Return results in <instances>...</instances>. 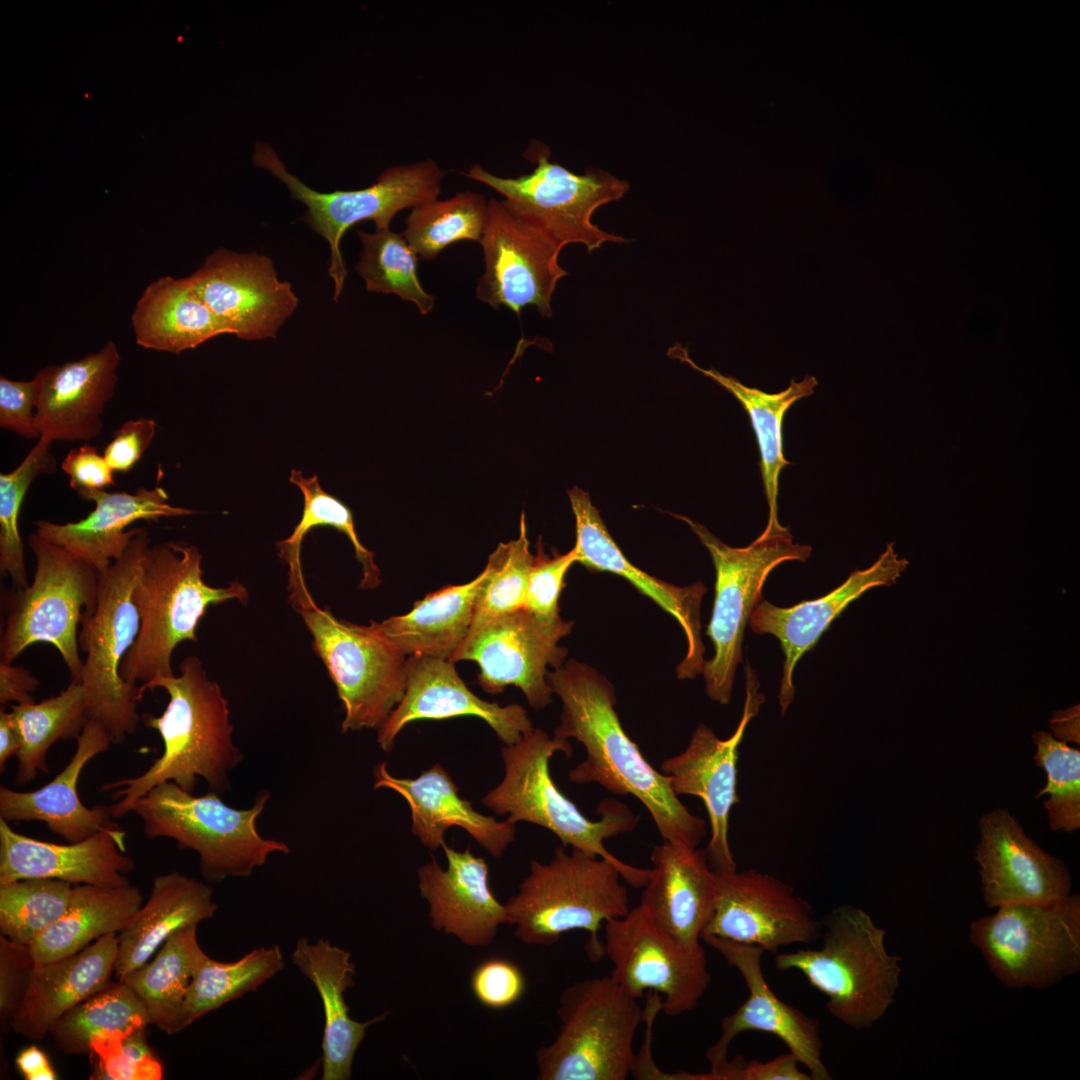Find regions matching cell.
I'll return each instance as SVG.
<instances>
[{
	"label": "cell",
	"instance_id": "6da1fadb",
	"mask_svg": "<svg viewBox=\"0 0 1080 1080\" xmlns=\"http://www.w3.org/2000/svg\"><path fill=\"white\" fill-rule=\"evenodd\" d=\"M547 681L563 704L554 736L574 738L586 751V758L569 771L570 781L633 795L650 813L663 840L697 848L706 834L705 821L682 804L669 777L653 768L626 734L610 682L576 660L548 672Z\"/></svg>",
	"mask_w": 1080,
	"mask_h": 1080
},
{
	"label": "cell",
	"instance_id": "7a4b0ae2",
	"mask_svg": "<svg viewBox=\"0 0 1080 1080\" xmlns=\"http://www.w3.org/2000/svg\"><path fill=\"white\" fill-rule=\"evenodd\" d=\"M179 669V676L157 677L139 685L141 697L156 688L169 695L160 716H143L144 724L159 733L163 752L139 776L100 786V792L113 791L111 797L119 799L109 806L114 818L130 813L138 799L167 781L193 793L201 777L210 791L223 794L229 787L228 773L242 760L232 741L228 700L221 687L208 678L196 656L186 657Z\"/></svg>",
	"mask_w": 1080,
	"mask_h": 1080
},
{
	"label": "cell",
	"instance_id": "3957f363",
	"mask_svg": "<svg viewBox=\"0 0 1080 1080\" xmlns=\"http://www.w3.org/2000/svg\"><path fill=\"white\" fill-rule=\"evenodd\" d=\"M572 755L568 739L551 738L537 728L513 745L501 749L505 773L482 803L507 820L536 824L555 834L563 846L570 845L593 857L604 858L619 869L622 879L634 887H644L650 870L629 865L611 854L604 840L633 830L638 822L632 811L615 799L604 800L591 820L557 788L549 771L555 752Z\"/></svg>",
	"mask_w": 1080,
	"mask_h": 1080
},
{
	"label": "cell",
	"instance_id": "277c9868",
	"mask_svg": "<svg viewBox=\"0 0 1080 1080\" xmlns=\"http://www.w3.org/2000/svg\"><path fill=\"white\" fill-rule=\"evenodd\" d=\"M201 560L194 545L150 546L132 595L141 625L120 666L125 681L142 685L173 676L174 649L183 641H198V624L210 605L232 599L247 603L248 591L237 580L226 587L209 586L203 580Z\"/></svg>",
	"mask_w": 1080,
	"mask_h": 1080
},
{
	"label": "cell",
	"instance_id": "5b68a950",
	"mask_svg": "<svg viewBox=\"0 0 1080 1080\" xmlns=\"http://www.w3.org/2000/svg\"><path fill=\"white\" fill-rule=\"evenodd\" d=\"M819 949H799L775 956L780 971L797 970L827 997L829 1013L846 1026L871 1027L895 1001L901 957L888 953L886 931L863 909L834 908L821 922Z\"/></svg>",
	"mask_w": 1080,
	"mask_h": 1080
},
{
	"label": "cell",
	"instance_id": "8992f818",
	"mask_svg": "<svg viewBox=\"0 0 1080 1080\" xmlns=\"http://www.w3.org/2000/svg\"><path fill=\"white\" fill-rule=\"evenodd\" d=\"M145 529L137 528L124 554L99 573L97 604L84 611L78 634L86 652L79 682L90 719L101 723L113 744H121L138 727L139 685L125 681L121 663L140 631L133 590L151 546Z\"/></svg>",
	"mask_w": 1080,
	"mask_h": 1080
},
{
	"label": "cell",
	"instance_id": "52a82bcc",
	"mask_svg": "<svg viewBox=\"0 0 1080 1080\" xmlns=\"http://www.w3.org/2000/svg\"><path fill=\"white\" fill-rule=\"evenodd\" d=\"M621 878L604 858L558 847L549 863L531 860L530 873L505 904L508 924L529 945L550 946L567 932L587 931L588 954L597 960L604 956L601 927L631 909Z\"/></svg>",
	"mask_w": 1080,
	"mask_h": 1080
},
{
	"label": "cell",
	"instance_id": "ba28073f",
	"mask_svg": "<svg viewBox=\"0 0 1080 1080\" xmlns=\"http://www.w3.org/2000/svg\"><path fill=\"white\" fill-rule=\"evenodd\" d=\"M269 798L270 793L262 790L253 806L238 809L214 791L194 796L167 781L138 799L131 812L142 820L146 838H170L180 849L195 851L202 876L219 882L250 876L269 855L289 853L285 842L265 838L257 831V818Z\"/></svg>",
	"mask_w": 1080,
	"mask_h": 1080
},
{
	"label": "cell",
	"instance_id": "9c48e42d",
	"mask_svg": "<svg viewBox=\"0 0 1080 1080\" xmlns=\"http://www.w3.org/2000/svg\"><path fill=\"white\" fill-rule=\"evenodd\" d=\"M559 1032L536 1052L539 1080H625L636 1059L633 1042L644 1011L610 976L566 987Z\"/></svg>",
	"mask_w": 1080,
	"mask_h": 1080
},
{
	"label": "cell",
	"instance_id": "30bf717a",
	"mask_svg": "<svg viewBox=\"0 0 1080 1080\" xmlns=\"http://www.w3.org/2000/svg\"><path fill=\"white\" fill-rule=\"evenodd\" d=\"M36 559L30 585L7 594L6 626L0 641L1 661L12 663L34 643L53 645L72 680L79 681L78 625L84 611L97 604L99 572L66 549L37 533L29 537Z\"/></svg>",
	"mask_w": 1080,
	"mask_h": 1080
},
{
	"label": "cell",
	"instance_id": "8fae6325",
	"mask_svg": "<svg viewBox=\"0 0 1080 1080\" xmlns=\"http://www.w3.org/2000/svg\"><path fill=\"white\" fill-rule=\"evenodd\" d=\"M686 522L708 549L716 571L715 599L706 634L714 655L705 661L703 675L709 698L721 705L731 700L734 676L742 662L745 627L768 575L787 561L805 562L810 545L794 543L790 530L777 535H759L746 547H731L705 526L690 518L675 515Z\"/></svg>",
	"mask_w": 1080,
	"mask_h": 1080
},
{
	"label": "cell",
	"instance_id": "7c38bea8",
	"mask_svg": "<svg viewBox=\"0 0 1080 1080\" xmlns=\"http://www.w3.org/2000/svg\"><path fill=\"white\" fill-rule=\"evenodd\" d=\"M256 167L264 168L287 185L293 198L307 207L303 220L330 246L328 273L334 282V300L341 295L347 269L340 244L353 225L371 220L376 230L390 229L394 216L438 198L445 172L432 158L392 166L369 187L322 193L290 174L271 146L257 142L253 154Z\"/></svg>",
	"mask_w": 1080,
	"mask_h": 1080
},
{
	"label": "cell",
	"instance_id": "4fadbf2b",
	"mask_svg": "<svg viewBox=\"0 0 1080 1080\" xmlns=\"http://www.w3.org/2000/svg\"><path fill=\"white\" fill-rule=\"evenodd\" d=\"M971 942L1006 986L1047 988L1080 969V898L998 907L970 924Z\"/></svg>",
	"mask_w": 1080,
	"mask_h": 1080
},
{
	"label": "cell",
	"instance_id": "5bb4252c",
	"mask_svg": "<svg viewBox=\"0 0 1080 1080\" xmlns=\"http://www.w3.org/2000/svg\"><path fill=\"white\" fill-rule=\"evenodd\" d=\"M463 174L504 196L517 216L562 247L582 244L591 253L607 242H626L623 236L600 229L592 219L598 208L620 200L630 188L610 172L590 168L576 174L541 154L532 172L516 178L495 175L480 164L471 165Z\"/></svg>",
	"mask_w": 1080,
	"mask_h": 1080
},
{
	"label": "cell",
	"instance_id": "9a60e30c",
	"mask_svg": "<svg viewBox=\"0 0 1080 1080\" xmlns=\"http://www.w3.org/2000/svg\"><path fill=\"white\" fill-rule=\"evenodd\" d=\"M299 613L343 704L342 732L379 728L404 695L407 655L372 621L350 623L317 605Z\"/></svg>",
	"mask_w": 1080,
	"mask_h": 1080
},
{
	"label": "cell",
	"instance_id": "2e32d148",
	"mask_svg": "<svg viewBox=\"0 0 1080 1080\" xmlns=\"http://www.w3.org/2000/svg\"><path fill=\"white\" fill-rule=\"evenodd\" d=\"M603 954L610 977L632 998L657 993L661 1010L678 1016L694 1010L711 982L702 945L686 948L654 925L639 906L604 924Z\"/></svg>",
	"mask_w": 1080,
	"mask_h": 1080
},
{
	"label": "cell",
	"instance_id": "e0dca14e",
	"mask_svg": "<svg viewBox=\"0 0 1080 1080\" xmlns=\"http://www.w3.org/2000/svg\"><path fill=\"white\" fill-rule=\"evenodd\" d=\"M479 243L485 270L476 287L477 299L494 309L507 307L518 317L526 306L552 317L553 293L568 275L559 263L563 247L495 198L488 200Z\"/></svg>",
	"mask_w": 1080,
	"mask_h": 1080
},
{
	"label": "cell",
	"instance_id": "ac0fdd59",
	"mask_svg": "<svg viewBox=\"0 0 1080 1080\" xmlns=\"http://www.w3.org/2000/svg\"><path fill=\"white\" fill-rule=\"evenodd\" d=\"M745 670L746 697L742 717L733 734L722 740L707 725L700 724L686 749L663 760L660 765L677 796L693 795L703 800L711 827L710 840L704 851L711 869L717 872L736 870L728 829L731 809L740 802L737 794L739 746L749 722L765 701L755 672L750 665Z\"/></svg>",
	"mask_w": 1080,
	"mask_h": 1080
},
{
	"label": "cell",
	"instance_id": "d6986e66",
	"mask_svg": "<svg viewBox=\"0 0 1080 1080\" xmlns=\"http://www.w3.org/2000/svg\"><path fill=\"white\" fill-rule=\"evenodd\" d=\"M714 876V909L702 937L713 935L773 953L821 938L822 923L788 884L755 869L714 871Z\"/></svg>",
	"mask_w": 1080,
	"mask_h": 1080
},
{
	"label": "cell",
	"instance_id": "ffe728a7",
	"mask_svg": "<svg viewBox=\"0 0 1080 1080\" xmlns=\"http://www.w3.org/2000/svg\"><path fill=\"white\" fill-rule=\"evenodd\" d=\"M742 975L748 988L747 999L721 1022L718 1041L706 1056L711 1069L699 1074L700 1080H724L729 1066L728 1049L732 1040L745 1031H762L778 1037L809 1071L812 1080L832 1079L823 1060V1042L818 1020L781 1001L767 985L761 968L764 950L713 935L702 937Z\"/></svg>",
	"mask_w": 1080,
	"mask_h": 1080
},
{
	"label": "cell",
	"instance_id": "44dd1931",
	"mask_svg": "<svg viewBox=\"0 0 1080 1080\" xmlns=\"http://www.w3.org/2000/svg\"><path fill=\"white\" fill-rule=\"evenodd\" d=\"M185 278L233 335L247 341L276 337L299 303L272 260L256 252L219 247Z\"/></svg>",
	"mask_w": 1080,
	"mask_h": 1080
},
{
	"label": "cell",
	"instance_id": "7402d4cb",
	"mask_svg": "<svg viewBox=\"0 0 1080 1080\" xmlns=\"http://www.w3.org/2000/svg\"><path fill=\"white\" fill-rule=\"evenodd\" d=\"M571 627L572 623L547 627L521 608L489 621L464 641L450 661L476 662L478 684L485 692L497 694L514 685L532 708L541 709L552 702L547 667L562 666L567 650L558 642Z\"/></svg>",
	"mask_w": 1080,
	"mask_h": 1080
},
{
	"label": "cell",
	"instance_id": "603a6c76",
	"mask_svg": "<svg viewBox=\"0 0 1080 1080\" xmlns=\"http://www.w3.org/2000/svg\"><path fill=\"white\" fill-rule=\"evenodd\" d=\"M979 824L976 860L987 906L1049 903L1070 894L1066 864L1043 851L1006 809L984 814Z\"/></svg>",
	"mask_w": 1080,
	"mask_h": 1080
},
{
	"label": "cell",
	"instance_id": "cb8c5ba5",
	"mask_svg": "<svg viewBox=\"0 0 1080 1080\" xmlns=\"http://www.w3.org/2000/svg\"><path fill=\"white\" fill-rule=\"evenodd\" d=\"M453 663L430 656L407 657L404 695L378 728L377 742L385 752L392 750L405 725L421 719L476 716L483 719L505 745L517 743L533 729L521 705L501 706L471 692Z\"/></svg>",
	"mask_w": 1080,
	"mask_h": 1080
},
{
	"label": "cell",
	"instance_id": "d4e9b609",
	"mask_svg": "<svg viewBox=\"0 0 1080 1080\" xmlns=\"http://www.w3.org/2000/svg\"><path fill=\"white\" fill-rule=\"evenodd\" d=\"M125 836L118 826L78 842L56 844L18 833L0 818V884L50 878L73 885H128L134 861L126 854Z\"/></svg>",
	"mask_w": 1080,
	"mask_h": 1080
},
{
	"label": "cell",
	"instance_id": "484cf974",
	"mask_svg": "<svg viewBox=\"0 0 1080 1080\" xmlns=\"http://www.w3.org/2000/svg\"><path fill=\"white\" fill-rule=\"evenodd\" d=\"M575 517L577 562L589 569L607 571L627 579L640 592L672 615L685 633L687 654L677 666L679 679H693L702 673L705 648L701 640L700 607L706 586L695 583L679 587L651 576L634 566L608 532L599 511L587 492L579 487L568 491Z\"/></svg>",
	"mask_w": 1080,
	"mask_h": 1080
},
{
	"label": "cell",
	"instance_id": "4316f807",
	"mask_svg": "<svg viewBox=\"0 0 1080 1080\" xmlns=\"http://www.w3.org/2000/svg\"><path fill=\"white\" fill-rule=\"evenodd\" d=\"M120 361L116 344L108 341L96 353L39 370L33 381L40 438L88 441L100 435Z\"/></svg>",
	"mask_w": 1080,
	"mask_h": 1080
},
{
	"label": "cell",
	"instance_id": "83f0119b",
	"mask_svg": "<svg viewBox=\"0 0 1080 1080\" xmlns=\"http://www.w3.org/2000/svg\"><path fill=\"white\" fill-rule=\"evenodd\" d=\"M907 566L908 561L900 558L894 544L889 543L874 564L853 571L844 583L823 597L787 608L763 599L756 604L748 622L752 631L775 636L784 653L778 696L782 715L794 699L793 673L799 659L815 646L850 603L873 587L893 585Z\"/></svg>",
	"mask_w": 1080,
	"mask_h": 1080
},
{
	"label": "cell",
	"instance_id": "f1b7e54d",
	"mask_svg": "<svg viewBox=\"0 0 1080 1080\" xmlns=\"http://www.w3.org/2000/svg\"><path fill=\"white\" fill-rule=\"evenodd\" d=\"M447 869L433 859L418 869L421 896L429 904L431 926L473 947L490 945L502 924L509 923L507 908L491 891L489 866L469 849L442 846Z\"/></svg>",
	"mask_w": 1080,
	"mask_h": 1080
},
{
	"label": "cell",
	"instance_id": "f546056e",
	"mask_svg": "<svg viewBox=\"0 0 1080 1080\" xmlns=\"http://www.w3.org/2000/svg\"><path fill=\"white\" fill-rule=\"evenodd\" d=\"M651 861L639 908L682 946H700L716 895L714 871L705 851L663 840L653 848Z\"/></svg>",
	"mask_w": 1080,
	"mask_h": 1080
},
{
	"label": "cell",
	"instance_id": "4dcf8cb0",
	"mask_svg": "<svg viewBox=\"0 0 1080 1080\" xmlns=\"http://www.w3.org/2000/svg\"><path fill=\"white\" fill-rule=\"evenodd\" d=\"M95 502V508L77 522L56 524L47 520L36 522V533L58 545L99 573L119 559L129 546L137 528L125 530L138 520L158 521L162 517L194 514L195 511L168 503V494L161 487H140L133 494L93 490L79 495Z\"/></svg>",
	"mask_w": 1080,
	"mask_h": 1080
},
{
	"label": "cell",
	"instance_id": "1f68e13d",
	"mask_svg": "<svg viewBox=\"0 0 1080 1080\" xmlns=\"http://www.w3.org/2000/svg\"><path fill=\"white\" fill-rule=\"evenodd\" d=\"M76 741V750L68 764L41 788L20 792L0 786V818L8 822H44L51 832L70 843L119 826L113 821L110 807L84 806L77 790L86 764L113 744L111 735L101 723L89 719Z\"/></svg>",
	"mask_w": 1080,
	"mask_h": 1080
},
{
	"label": "cell",
	"instance_id": "d6a6232c",
	"mask_svg": "<svg viewBox=\"0 0 1080 1080\" xmlns=\"http://www.w3.org/2000/svg\"><path fill=\"white\" fill-rule=\"evenodd\" d=\"M373 775L374 789L389 788L406 799L413 834L432 850L445 844V831L453 826L463 828L497 858L514 841L515 824L475 811L469 801L458 795L457 785L438 763L416 778H397L389 773L387 763L381 762Z\"/></svg>",
	"mask_w": 1080,
	"mask_h": 1080
},
{
	"label": "cell",
	"instance_id": "836d02e7",
	"mask_svg": "<svg viewBox=\"0 0 1080 1080\" xmlns=\"http://www.w3.org/2000/svg\"><path fill=\"white\" fill-rule=\"evenodd\" d=\"M118 944V933H110L73 955L35 965L11 1029L43 1039L66 1012L112 982Z\"/></svg>",
	"mask_w": 1080,
	"mask_h": 1080
},
{
	"label": "cell",
	"instance_id": "e575fe53",
	"mask_svg": "<svg viewBox=\"0 0 1080 1080\" xmlns=\"http://www.w3.org/2000/svg\"><path fill=\"white\" fill-rule=\"evenodd\" d=\"M297 967L316 988L324 1010L322 1037V1080H348L352 1075L354 1055L369 1026L384 1020L386 1014L365 1022L350 1017L345 992L354 986L355 965L351 954L327 939L311 943L298 939L291 955Z\"/></svg>",
	"mask_w": 1080,
	"mask_h": 1080
},
{
	"label": "cell",
	"instance_id": "d590c367",
	"mask_svg": "<svg viewBox=\"0 0 1080 1080\" xmlns=\"http://www.w3.org/2000/svg\"><path fill=\"white\" fill-rule=\"evenodd\" d=\"M217 909L209 885L176 871L156 876L148 900L118 933L117 980L147 962L176 931L212 918Z\"/></svg>",
	"mask_w": 1080,
	"mask_h": 1080
},
{
	"label": "cell",
	"instance_id": "8d00e7d4",
	"mask_svg": "<svg viewBox=\"0 0 1080 1080\" xmlns=\"http://www.w3.org/2000/svg\"><path fill=\"white\" fill-rule=\"evenodd\" d=\"M131 322L139 346L175 354L218 335L233 334L186 278L170 276L160 277L145 288Z\"/></svg>",
	"mask_w": 1080,
	"mask_h": 1080
},
{
	"label": "cell",
	"instance_id": "74e56055",
	"mask_svg": "<svg viewBox=\"0 0 1080 1080\" xmlns=\"http://www.w3.org/2000/svg\"><path fill=\"white\" fill-rule=\"evenodd\" d=\"M485 575L483 570L468 583L429 593L416 601L407 614L372 622L407 656L450 660L468 636L475 599Z\"/></svg>",
	"mask_w": 1080,
	"mask_h": 1080
},
{
	"label": "cell",
	"instance_id": "f35d334b",
	"mask_svg": "<svg viewBox=\"0 0 1080 1080\" xmlns=\"http://www.w3.org/2000/svg\"><path fill=\"white\" fill-rule=\"evenodd\" d=\"M668 354L717 382L730 392L748 413L759 445L761 473L769 507L768 521L761 535H776L789 530L780 524L777 507L779 476L781 470L790 464L782 450V422L785 413L795 402L814 393L818 384L816 378L806 375L801 381H791L786 389L778 393H767L748 387L713 368H701L680 344L670 348Z\"/></svg>",
	"mask_w": 1080,
	"mask_h": 1080
},
{
	"label": "cell",
	"instance_id": "ab89813d",
	"mask_svg": "<svg viewBox=\"0 0 1080 1080\" xmlns=\"http://www.w3.org/2000/svg\"><path fill=\"white\" fill-rule=\"evenodd\" d=\"M142 904L140 890L131 883L74 885L66 912L29 945L35 965L73 955L107 934L121 932Z\"/></svg>",
	"mask_w": 1080,
	"mask_h": 1080
},
{
	"label": "cell",
	"instance_id": "60d3db41",
	"mask_svg": "<svg viewBox=\"0 0 1080 1080\" xmlns=\"http://www.w3.org/2000/svg\"><path fill=\"white\" fill-rule=\"evenodd\" d=\"M197 927L176 931L147 962L121 980L142 1002L150 1023L169 1035L184 1029L186 994L194 972L207 956L198 942Z\"/></svg>",
	"mask_w": 1080,
	"mask_h": 1080
},
{
	"label": "cell",
	"instance_id": "b9f144b4",
	"mask_svg": "<svg viewBox=\"0 0 1080 1080\" xmlns=\"http://www.w3.org/2000/svg\"><path fill=\"white\" fill-rule=\"evenodd\" d=\"M303 494L304 509L293 533L276 543L279 557L289 567V600L298 612L312 607L314 602L303 577L300 553L305 535L314 527L330 526L342 532L353 545L357 560L362 565V588H375L380 584V572L374 562L375 554L365 548L356 532L353 514L341 500L322 489L318 475L304 477L293 469L289 477Z\"/></svg>",
	"mask_w": 1080,
	"mask_h": 1080
},
{
	"label": "cell",
	"instance_id": "7bdbcfd3",
	"mask_svg": "<svg viewBox=\"0 0 1080 1080\" xmlns=\"http://www.w3.org/2000/svg\"><path fill=\"white\" fill-rule=\"evenodd\" d=\"M10 714L20 744L17 786L30 783L39 772L49 774L48 750L60 740L77 739L90 719L82 685L75 680L56 696L11 705Z\"/></svg>",
	"mask_w": 1080,
	"mask_h": 1080
},
{
	"label": "cell",
	"instance_id": "ee69618b",
	"mask_svg": "<svg viewBox=\"0 0 1080 1080\" xmlns=\"http://www.w3.org/2000/svg\"><path fill=\"white\" fill-rule=\"evenodd\" d=\"M285 967L278 945L258 947L236 961L222 962L208 955L192 977L182 1010L185 1029L205 1014L257 990Z\"/></svg>",
	"mask_w": 1080,
	"mask_h": 1080
},
{
	"label": "cell",
	"instance_id": "f6af8a7d",
	"mask_svg": "<svg viewBox=\"0 0 1080 1080\" xmlns=\"http://www.w3.org/2000/svg\"><path fill=\"white\" fill-rule=\"evenodd\" d=\"M150 1023L136 994L117 980L66 1012L52 1027L57 1048L68 1055L90 1053L92 1039L111 1033L130 1035Z\"/></svg>",
	"mask_w": 1080,
	"mask_h": 1080
},
{
	"label": "cell",
	"instance_id": "bcb514c9",
	"mask_svg": "<svg viewBox=\"0 0 1080 1080\" xmlns=\"http://www.w3.org/2000/svg\"><path fill=\"white\" fill-rule=\"evenodd\" d=\"M487 214L488 201L483 194L461 191L412 209L402 234L420 259L432 261L455 242H480Z\"/></svg>",
	"mask_w": 1080,
	"mask_h": 1080
},
{
	"label": "cell",
	"instance_id": "7dc6e473",
	"mask_svg": "<svg viewBox=\"0 0 1080 1080\" xmlns=\"http://www.w3.org/2000/svg\"><path fill=\"white\" fill-rule=\"evenodd\" d=\"M357 235L362 251L356 271L365 282L369 292L395 294L413 303L421 315L429 314L435 305V297L421 285L417 263L418 255L410 247L402 233L390 229Z\"/></svg>",
	"mask_w": 1080,
	"mask_h": 1080
},
{
	"label": "cell",
	"instance_id": "c3c4849f",
	"mask_svg": "<svg viewBox=\"0 0 1080 1080\" xmlns=\"http://www.w3.org/2000/svg\"><path fill=\"white\" fill-rule=\"evenodd\" d=\"M74 885L50 878L0 884V931L11 941L30 945L66 912Z\"/></svg>",
	"mask_w": 1080,
	"mask_h": 1080
},
{
	"label": "cell",
	"instance_id": "681fc988",
	"mask_svg": "<svg viewBox=\"0 0 1080 1080\" xmlns=\"http://www.w3.org/2000/svg\"><path fill=\"white\" fill-rule=\"evenodd\" d=\"M534 561L535 556L529 550L526 522L522 513L518 538L500 543L488 558L484 569L486 575L475 599L467 638L492 619L524 608Z\"/></svg>",
	"mask_w": 1080,
	"mask_h": 1080
},
{
	"label": "cell",
	"instance_id": "f907efd6",
	"mask_svg": "<svg viewBox=\"0 0 1080 1080\" xmlns=\"http://www.w3.org/2000/svg\"><path fill=\"white\" fill-rule=\"evenodd\" d=\"M52 443L40 438L17 468L0 474V572L9 575L14 589L29 585L19 531L21 507L34 479L56 471Z\"/></svg>",
	"mask_w": 1080,
	"mask_h": 1080
},
{
	"label": "cell",
	"instance_id": "816d5d0a",
	"mask_svg": "<svg viewBox=\"0 0 1080 1080\" xmlns=\"http://www.w3.org/2000/svg\"><path fill=\"white\" fill-rule=\"evenodd\" d=\"M1034 759L1047 773V784L1037 794H1048L1044 802L1052 830L1071 832L1080 827V751L1049 732L1032 736Z\"/></svg>",
	"mask_w": 1080,
	"mask_h": 1080
},
{
	"label": "cell",
	"instance_id": "f5cc1de1",
	"mask_svg": "<svg viewBox=\"0 0 1080 1080\" xmlns=\"http://www.w3.org/2000/svg\"><path fill=\"white\" fill-rule=\"evenodd\" d=\"M144 1030L130 1035L116 1032L92 1039L89 1055L96 1060V1067L91 1079H162L163 1066L149 1048Z\"/></svg>",
	"mask_w": 1080,
	"mask_h": 1080
},
{
	"label": "cell",
	"instance_id": "db71d44e",
	"mask_svg": "<svg viewBox=\"0 0 1080 1080\" xmlns=\"http://www.w3.org/2000/svg\"><path fill=\"white\" fill-rule=\"evenodd\" d=\"M575 562L577 556L574 549L553 558L542 551L535 556L524 608L547 627L561 628L572 623L561 619L558 602L565 575Z\"/></svg>",
	"mask_w": 1080,
	"mask_h": 1080
},
{
	"label": "cell",
	"instance_id": "11a10c76",
	"mask_svg": "<svg viewBox=\"0 0 1080 1080\" xmlns=\"http://www.w3.org/2000/svg\"><path fill=\"white\" fill-rule=\"evenodd\" d=\"M470 987L481 1005L490 1009H504L522 998L526 979L520 967L513 961L491 957L473 969Z\"/></svg>",
	"mask_w": 1080,
	"mask_h": 1080
},
{
	"label": "cell",
	"instance_id": "9f6ffc18",
	"mask_svg": "<svg viewBox=\"0 0 1080 1080\" xmlns=\"http://www.w3.org/2000/svg\"><path fill=\"white\" fill-rule=\"evenodd\" d=\"M35 962L29 945L0 936V1023L11 1028L27 992Z\"/></svg>",
	"mask_w": 1080,
	"mask_h": 1080
},
{
	"label": "cell",
	"instance_id": "6f0895ef",
	"mask_svg": "<svg viewBox=\"0 0 1080 1080\" xmlns=\"http://www.w3.org/2000/svg\"><path fill=\"white\" fill-rule=\"evenodd\" d=\"M35 408V384L0 377V426L26 439H40Z\"/></svg>",
	"mask_w": 1080,
	"mask_h": 1080
},
{
	"label": "cell",
	"instance_id": "680465c9",
	"mask_svg": "<svg viewBox=\"0 0 1080 1080\" xmlns=\"http://www.w3.org/2000/svg\"><path fill=\"white\" fill-rule=\"evenodd\" d=\"M156 430V422L144 417L129 420L115 430L103 452L111 469L114 472H129L149 448Z\"/></svg>",
	"mask_w": 1080,
	"mask_h": 1080
},
{
	"label": "cell",
	"instance_id": "91938a15",
	"mask_svg": "<svg viewBox=\"0 0 1080 1080\" xmlns=\"http://www.w3.org/2000/svg\"><path fill=\"white\" fill-rule=\"evenodd\" d=\"M69 476L70 487L78 495L93 490H104L116 485L113 470L103 455L90 445H83L68 452L61 463Z\"/></svg>",
	"mask_w": 1080,
	"mask_h": 1080
},
{
	"label": "cell",
	"instance_id": "94428289",
	"mask_svg": "<svg viewBox=\"0 0 1080 1080\" xmlns=\"http://www.w3.org/2000/svg\"><path fill=\"white\" fill-rule=\"evenodd\" d=\"M798 1065V1059L791 1052L768 1061H746L738 1056L729 1061L724 1080H812Z\"/></svg>",
	"mask_w": 1080,
	"mask_h": 1080
},
{
	"label": "cell",
	"instance_id": "6125c7cd",
	"mask_svg": "<svg viewBox=\"0 0 1080 1080\" xmlns=\"http://www.w3.org/2000/svg\"><path fill=\"white\" fill-rule=\"evenodd\" d=\"M39 686V681L28 670L12 663L0 662V703H33L32 692Z\"/></svg>",
	"mask_w": 1080,
	"mask_h": 1080
},
{
	"label": "cell",
	"instance_id": "be15d7a7",
	"mask_svg": "<svg viewBox=\"0 0 1080 1080\" xmlns=\"http://www.w3.org/2000/svg\"><path fill=\"white\" fill-rule=\"evenodd\" d=\"M16 1065L27 1080L57 1079L46 1054L37 1046L22 1050L16 1058Z\"/></svg>",
	"mask_w": 1080,
	"mask_h": 1080
},
{
	"label": "cell",
	"instance_id": "e7e4bbea",
	"mask_svg": "<svg viewBox=\"0 0 1080 1080\" xmlns=\"http://www.w3.org/2000/svg\"><path fill=\"white\" fill-rule=\"evenodd\" d=\"M19 738L14 728L11 714L3 705L0 709V772L6 771L9 758L16 756L19 750Z\"/></svg>",
	"mask_w": 1080,
	"mask_h": 1080
},
{
	"label": "cell",
	"instance_id": "03108f58",
	"mask_svg": "<svg viewBox=\"0 0 1080 1080\" xmlns=\"http://www.w3.org/2000/svg\"><path fill=\"white\" fill-rule=\"evenodd\" d=\"M1050 726L1059 740L1074 742L1079 745L1078 705L1055 713Z\"/></svg>",
	"mask_w": 1080,
	"mask_h": 1080
}]
</instances>
